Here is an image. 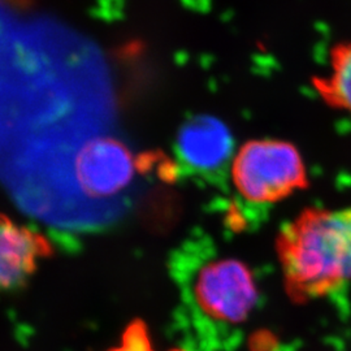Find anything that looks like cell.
<instances>
[{
  "instance_id": "cell-1",
  "label": "cell",
  "mask_w": 351,
  "mask_h": 351,
  "mask_svg": "<svg viewBox=\"0 0 351 351\" xmlns=\"http://www.w3.org/2000/svg\"><path fill=\"white\" fill-rule=\"evenodd\" d=\"M284 285L295 301L326 297L351 284V204L310 208L276 241Z\"/></svg>"
},
{
  "instance_id": "cell-2",
  "label": "cell",
  "mask_w": 351,
  "mask_h": 351,
  "mask_svg": "<svg viewBox=\"0 0 351 351\" xmlns=\"http://www.w3.org/2000/svg\"><path fill=\"white\" fill-rule=\"evenodd\" d=\"M232 181L245 201L277 203L307 185V171L300 151L280 139L246 142L232 162Z\"/></svg>"
},
{
  "instance_id": "cell-3",
  "label": "cell",
  "mask_w": 351,
  "mask_h": 351,
  "mask_svg": "<svg viewBox=\"0 0 351 351\" xmlns=\"http://www.w3.org/2000/svg\"><path fill=\"white\" fill-rule=\"evenodd\" d=\"M190 295L206 317L217 323L239 324L252 313L258 288L246 264L234 258H213L194 271Z\"/></svg>"
},
{
  "instance_id": "cell-4",
  "label": "cell",
  "mask_w": 351,
  "mask_h": 351,
  "mask_svg": "<svg viewBox=\"0 0 351 351\" xmlns=\"http://www.w3.org/2000/svg\"><path fill=\"white\" fill-rule=\"evenodd\" d=\"M75 184L90 199H107L124 191L138 171V159L112 137L88 141L75 152Z\"/></svg>"
},
{
  "instance_id": "cell-5",
  "label": "cell",
  "mask_w": 351,
  "mask_h": 351,
  "mask_svg": "<svg viewBox=\"0 0 351 351\" xmlns=\"http://www.w3.org/2000/svg\"><path fill=\"white\" fill-rule=\"evenodd\" d=\"M52 255L46 236L0 213V294L23 288Z\"/></svg>"
},
{
  "instance_id": "cell-6",
  "label": "cell",
  "mask_w": 351,
  "mask_h": 351,
  "mask_svg": "<svg viewBox=\"0 0 351 351\" xmlns=\"http://www.w3.org/2000/svg\"><path fill=\"white\" fill-rule=\"evenodd\" d=\"M180 162L191 172L213 173L233 162V137L213 116H197L181 126L177 137Z\"/></svg>"
},
{
  "instance_id": "cell-7",
  "label": "cell",
  "mask_w": 351,
  "mask_h": 351,
  "mask_svg": "<svg viewBox=\"0 0 351 351\" xmlns=\"http://www.w3.org/2000/svg\"><path fill=\"white\" fill-rule=\"evenodd\" d=\"M314 88L329 107L351 116V39L330 49L328 68L315 77Z\"/></svg>"
},
{
  "instance_id": "cell-8",
  "label": "cell",
  "mask_w": 351,
  "mask_h": 351,
  "mask_svg": "<svg viewBox=\"0 0 351 351\" xmlns=\"http://www.w3.org/2000/svg\"><path fill=\"white\" fill-rule=\"evenodd\" d=\"M110 351H155L151 342L149 329L141 320H134L126 326L119 346Z\"/></svg>"
}]
</instances>
